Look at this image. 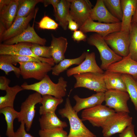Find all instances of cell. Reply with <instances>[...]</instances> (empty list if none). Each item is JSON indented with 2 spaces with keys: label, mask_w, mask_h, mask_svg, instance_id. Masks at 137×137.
<instances>
[{
  "label": "cell",
  "mask_w": 137,
  "mask_h": 137,
  "mask_svg": "<svg viewBox=\"0 0 137 137\" xmlns=\"http://www.w3.org/2000/svg\"><path fill=\"white\" fill-rule=\"evenodd\" d=\"M67 82L60 77L57 83H54L47 75L39 82L31 84L25 82L21 86L24 90L34 91L42 95H50L58 98H62L66 94Z\"/></svg>",
  "instance_id": "obj_1"
},
{
  "label": "cell",
  "mask_w": 137,
  "mask_h": 137,
  "mask_svg": "<svg viewBox=\"0 0 137 137\" xmlns=\"http://www.w3.org/2000/svg\"><path fill=\"white\" fill-rule=\"evenodd\" d=\"M62 118H66L69 121L70 129L67 137H96L84 124L78 117L77 113L72 107L69 97L67 98L64 107L58 110Z\"/></svg>",
  "instance_id": "obj_2"
},
{
  "label": "cell",
  "mask_w": 137,
  "mask_h": 137,
  "mask_svg": "<svg viewBox=\"0 0 137 137\" xmlns=\"http://www.w3.org/2000/svg\"><path fill=\"white\" fill-rule=\"evenodd\" d=\"M87 40L89 45L95 46L98 50L101 61L100 67L103 70H107L111 64L122 59V57L109 47L104 38L99 34L95 33L91 35Z\"/></svg>",
  "instance_id": "obj_3"
},
{
  "label": "cell",
  "mask_w": 137,
  "mask_h": 137,
  "mask_svg": "<svg viewBox=\"0 0 137 137\" xmlns=\"http://www.w3.org/2000/svg\"><path fill=\"white\" fill-rule=\"evenodd\" d=\"M76 80L74 88H84L97 92L105 93L108 90L106 87L104 74L87 72L73 75Z\"/></svg>",
  "instance_id": "obj_4"
},
{
  "label": "cell",
  "mask_w": 137,
  "mask_h": 137,
  "mask_svg": "<svg viewBox=\"0 0 137 137\" xmlns=\"http://www.w3.org/2000/svg\"><path fill=\"white\" fill-rule=\"evenodd\" d=\"M115 112L113 109L101 104L83 110L81 114V120L88 121L94 127L102 128Z\"/></svg>",
  "instance_id": "obj_5"
},
{
  "label": "cell",
  "mask_w": 137,
  "mask_h": 137,
  "mask_svg": "<svg viewBox=\"0 0 137 137\" xmlns=\"http://www.w3.org/2000/svg\"><path fill=\"white\" fill-rule=\"evenodd\" d=\"M132 118L125 112H115L107 121L102 129L104 137H110L120 133L132 124Z\"/></svg>",
  "instance_id": "obj_6"
},
{
  "label": "cell",
  "mask_w": 137,
  "mask_h": 137,
  "mask_svg": "<svg viewBox=\"0 0 137 137\" xmlns=\"http://www.w3.org/2000/svg\"><path fill=\"white\" fill-rule=\"evenodd\" d=\"M42 100V95L36 92L29 95L21 104L18 119L19 122H24L27 131L30 130L35 116L36 105Z\"/></svg>",
  "instance_id": "obj_7"
},
{
  "label": "cell",
  "mask_w": 137,
  "mask_h": 137,
  "mask_svg": "<svg viewBox=\"0 0 137 137\" xmlns=\"http://www.w3.org/2000/svg\"><path fill=\"white\" fill-rule=\"evenodd\" d=\"M21 75L24 79L33 78L40 81L52 71V66L41 62H28L18 63Z\"/></svg>",
  "instance_id": "obj_8"
},
{
  "label": "cell",
  "mask_w": 137,
  "mask_h": 137,
  "mask_svg": "<svg viewBox=\"0 0 137 137\" xmlns=\"http://www.w3.org/2000/svg\"><path fill=\"white\" fill-rule=\"evenodd\" d=\"M106 42L117 54L125 57L129 54L130 32H116L110 33L104 38Z\"/></svg>",
  "instance_id": "obj_9"
},
{
  "label": "cell",
  "mask_w": 137,
  "mask_h": 137,
  "mask_svg": "<svg viewBox=\"0 0 137 137\" xmlns=\"http://www.w3.org/2000/svg\"><path fill=\"white\" fill-rule=\"evenodd\" d=\"M33 44L21 42L12 45L0 44V55L25 56L33 57L41 61L48 63L52 66L55 62L52 58H47L38 57L32 51L31 48Z\"/></svg>",
  "instance_id": "obj_10"
},
{
  "label": "cell",
  "mask_w": 137,
  "mask_h": 137,
  "mask_svg": "<svg viewBox=\"0 0 137 137\" xmlns=\"http://www.w3.org/2000/svg\"><path fill=\"white\" fill-rule=\"evenodd\" d=\"M130 98L128 94L126 92L110 90L105 93V105L113 109L115 112L129 113L127 102Z\"/></svg>",
  "instance_id": "obj_11"
},
{
  "label": "cell",
  "mask_w": 137,
  "mask_h": 137,
  "mask_svg": "<svg viewBox=\"0 0 137 137\" xmlns=\"http://www.w3.org/2000/svg\"><path fill=\"white\" fill-rule=\"evenodd\" d=\"M70 16L79 28L90 18L93 6L89 0H70Z\"/></svg>",
  "instance_id": "obj_12"
},
{
  "label": "cell",
  "mask_w": 137,
  "mask_h": 137,
  "mask_svg": "<svg viewBox=\"0 0 137 137\" xmlns=\"http://www.w3.org/2000/svg\"><path fill=\"white\" fill-rule=\"evenodd\" d=\"M121 26V22L113 23L96 22L89 18L79 29L84 33L95 32L104 38L110 33L120 31Z\"/></svg>",
  "instance_id": "obj_13"
},
{
  "label": "cell",
  "mask_w": 137,
  "mask_h": 137,
  "mask_svg": "<svg viewBox=\"0 0 137 137\" xmlns=\"http://www.w3.org/2000/svg\"><path fill=\"white\" fill-rule=\"evenodd\" d=\"M87 72H94L103 74L104 72L98 65L96 60L95 54L94 52H86L84 60L78 66L68 69L66 74L68 77L75 74Z\"/></svg>",
  "instance_id": "obj_14"
},
{
  "label": "cell",
  "mask_w": 137,
  "mask_h": 137,
  "mask_svg": "<svg viewBox=\"0 0 137 137\" xmlns=\"http://www.w3.org/2000/svg\"><path fill=\"white\" fill-rule=\"evenodd\" d=\"M37 11L33 10L28 16L18 18L14 20L10 27L6 29L0 37V42L5 41L18 36L28 26L29 23L34 18Z\"/></svg>",
  "instance_id": "obj_15"
},
{
  "label": "cell",
  "mask_w": 137,
  "mask_h": 137,
  "mask_svg": "<svg viewBox=\"0 0 137 137\" xmlns=\"http://www.w3.org/2000/svg\"><path fill=\"white\" fill-rule=\"evenodd\" d=\"M35 17L36 15L34 18L33 23L32 26L29 24L27 28L20 34L4 41L3 44L6 45H12L21 42H27L44 46L46 42V40L39 36L34 29Z\"/></svg>",
  "instance_id": "obj_16"
},
{
  "label": "cell",
  "mask_w": 137,
  "mask_h": 137,
  "mask_svg": "<svg viewBox=\"0 0 137 137\" xmlns=\"http://www.w3.org/2000/svg\"><path fill=\"white\" fill-rule=\"evenodd\" d=\"M106 71L129 75L137 80V62L132 59L129 54L120 61L111 64Z\"/></svg>",
  "instance_id": "obj_17"
},
{
  "label": "cell",
  "mask_w": 137,
  "mask_h": 137,
  "mask_svg": "<svg viewBox=\"0 0 137 137\" xmlns=\"http://www.w3.org/2000/svg\"><path fill=\"white\" fill-rule=\"evenodd\" d=\"M90 18L93 21L106 23H113L121 21L113 15L105 6L103 0H97L95 6L92 9Z\"/></svg>",
  "instance_id": "obj_18"
},
{
  "label": "cell",
  "mask_w": 137,
  "mask_h": 137,
  "mask_svg": "<svg viewBox=\"0 0 137 137\" xmlns=\"http://www.w3.org/2000/svg\"><path fill=\"white\" fill-rule=\"evenodd\" d=\"M73 98L76 103L73 108L78 113L82 110L101 104L105 101V93L97 92L89 97L84 98H80L77 95H76Z\"/></svg>",
  "instance_id": "obj_19"
},
{
  "label": "cell",
  "mask_w": 137,
  "mask_h": 137,
  "mask_svg": "<svg viewBox=\"0 0 137 137\" xmlns=\"http://www.w3.org/2000/svg\"><path fill=\"white\" fill-rule=\"evenodd\" d=\"M123 12L121 31L130 32L137 0H120Z\"/></svg>",
  "instance_id": "obj_20"
},
{
  "label": "cell",
  "mask_w": 137,
  "mask_h": 137,
  "mask_svg": "<svg viewBox=\"0 0 137 137\" xmlns=\"http://www.w3.org/2000/svg\"><path fill=\"white\" fill-rule=\"evenodd\" d=\"M52 37L50 46L51 54L55 63L57 64L65 59L68 42L66 38L62 37L56 38L52 34Z\"/></svg>",
  "instance_id": "obj_21"
},
{
  "label": "cell",
  "mask_w": 137,
  "mask_h": 137,
  "mask_svg": "<svg viewBox=\"0 0 137 137\" xmlns=\"http://www.w3.org/2000/svg\"><path fill=\"white\" fill-rule=\"evenodd\" d=\"M19 0H11L10 2L0 8V22L6 29L13 22L17 14Z\"/></svg>",
  "instance_id": "obj_22"
},
{
  "label": "cell",
  "mask_w": 137,
  "mask_h": 137,
  "mask_svg": "<svg viewBox=\"0 0 137 137\" xmlns=\"http://www.w3.org/2000/svg\"><path fill=\"white\" fill-rule=\"evenodd\" d=\"M104 74V81L107 90H114L127 92L122 74L106 71Z\"/></svg>",
  "instance_id": "obj_23"
},
{
  "label": "cell",
  "mask_w": 137,
  "mask_h": 137,
  "mask_svg": "<svg viewBox=\"0 0 137 137\" xmlns=\"http://www.w3.org/2000/svg\"><path fill=\"white\" fill-rule=\"evenodd\" d=\"M39 121L41 129L47 130L59 128H64L67 126V123L61 121L55 112H51L41 115Z\"/></svg>",
  "instance_id": "obj_24"
},
{
  "label": "cell",
  "mask_w": 137,
  "mask_h": 137,
  "mask_svg": "<svg viewBox=\"0 0 137 137\" xmlns=\"http://www.w3.org/2000/svg\"><path fill=\"white\" fill-rule=\"evenodd\" d=\"M70 0H60L58 3L55 15L56 20L64 30L67 29V19L70 15Z\"/></svg>",
  "instance_id": "obj_25"
},
{
  "label": "cell",
  "mask_w": 137,
  "mask_h": 137,
  "mask_svg": "<svg viewBox=\"0 0 137 137\" xmlns=\"http://www.w3.org/2000/svg\"><path fill=\"white\" fill-rule=\"evenodd\" d=\"M42 96V100L41 103L42 105L40 107L39 110V114L41 115L55 112L57 106L63 101V98H58L48 95Z\"/></svg>",
  "instance_id": "obj_26"
},
{
  "label": "cell",
  "mask_w": 137,
  "mask_h": 137,
  "mask_svg": "<svg viewBox=\"0 0 137 137\" xmlns=\"http://www.w3.org/2000/svg\"><path fill=\"white\" fill-rule=\"evenodd\" d=\"M0 113L4 115L6 122V136L7 137H14L15 132L13 122L15 118H18L19 112L16 111L13 107H7L0 109Z\"/></svg>",
  "instance_id": "obj_27"
},
{
  "label": "cell",
  "mask_w": 137,
  "mask_h": 137,
  "mask_svg": "<svg viewBox=\"0 0 137 137\" xmlns=\"http://www.w3.org/2000/svg\"><path fill=\"white\" fill-rule=\"evenodd\" d=\"M86 52H84L79 57L74 59H65L52 68V74L59 76L70 67L73 65H79L85 59Z\"/></svg>",
  "instance_id": "obj_28"
},
{
  "label": "cell",
  "mask_w": 137,
  "mask_h": 137,
  "mask_svg": "<svg viewBox=\"0 0 137 137\" xmlns=\"http://www.w3.org/2000/svg\"><path fill=\"white\" fill-rule=\"evenodd\" d=\"M24 90L21 86L17 85L12 87L9 86L6 91V94L0 97V109L7 107H13L16 95Z\"/></svg>",
  "instance_id": "obj_29"
},
{
  "label": "cell",
  "mask_w": 137,
  "mask_h": 137,
  "mask_svg": "<svg viewBox=\"0 0 137 137\" xmlns=\"http://www.w3.org/2000/svg\"><path fill=\"white\" fill-rule=\"evenodd\" d=\"M123 79L126 85L127 93L135 109L137 111V83L130 75L122 74Z\"/></svg>",
  "instance_id": "obj_30"
},
{
  "label": "cell",
  "mask_w": 137,
  "mask_h": 137,
  "mask_svg": "<svg viewBox=\"0 0 137 137\" xmlns=\"http://www.w3.org/2000/svg\"><path fill=\"white\" fill-rule=\"evenodd\" d=\"M43 0H19L17 12L15 20L28 16L33 10L36 5L43 2Z\"/></svg>",
  "instance_id": "obj_31"
},
{
  "label": "cell",
  "mask_w": 137,
  "mask_h": 137,
  "mask_svg": "<svg viewBox=\"0 0 137 137\" xmlns=\"http://www.w3.org/2000/svg\"><path fill=\"white\" fill-rule=\"evenodd\" d=\"M0 69L4 71L6 75L11 72H13L16 77L19 78L21 75L19 68L14 66L11 62L10 55H0Z\"/></svg>",
  "instance_id": "obj_32"
},
{
  "label": "cell",
  "mask_w": 137,
  "mask_h": 137,
  "mask_svg": "<svg viewBox=\"0 0 137 137\" xmlns=\"http://www.w3.org/2000/svg\"><path fill=\"white\" fill-rule=\"evenodd\" d=\"M129 54L131 58L137 62V24L131 22L130 31Z\"/></svg>",
  "instance_id": "obj_33"
},
{
  "label": "cell",
  "mask_w": 137,
  "mask_h": 137,
  "mask_svg": "<svg viewBox=\"0 0 137 137\" xmlns=\"http://www.w3.org/2000/svg\"><path fill=\"white\" fill-rule=\"evenodd\" d=\"M104 3L110 13L122 21L123 12L120 0H103Z\"/></svg>",
  "instance_id": "obj_34"
},
{
  "label": "cell",
  "mask_w": 137,
  "mask_h": 137,
  "mask_svg": "<svg viewBox=\"0 0 137 137\" xmlns=\"http://www.w3.org/2000/svg\"><path fill=\"white\" fill-rule=\"evenodd\" d=\"M31 49L32 52L38 57L47 58H52L50 46L33 44Z\"/></svg>",
  "instance_id": "obj_35"
},
{
  "label": "cell",
  "mask_w": 137,
  "mask_h": 137,
  "mask_svg": "<svg viewBox=\"0 0 137 137\" xmlns=\"http://www.w3.org/2000/svg\"><path fill=\"white\" fill-rule=\"evenodd\" d=\"M39 137H67V133L63 128L53 129L39 130Z\"/></svg>",
  "instance_id": "obj_36"
},
{
  "label": "cell",
  "mask_w": 137,
  "mask_h": 137,
  "mask_svg": "<svg viewBox=\"0 0 137 137\" xmlns=\"http://www.w3.org/2000/svg\"><path fill=\"white\" fill-rule=\"evenodd\" d=\"M39 27L42 29L55 30L58 28V24L54 20L47 15H44L38 23Z\"/></svg>",
  "instance_id": "obj_37"
},
{
  "label": "cell",
  "mask_w": 137,
  "mask_h": 137,
  "mask_svg": "<svg viewBox=\"0 0 137 137\" xmlns=\"http://www.w3.org/2000/svg\"><path fill=\"white\" fill-rule=\"evenodd\" d=\"M10 56L11 62L13 65H16L17 63L21 62H41L35 58L31 56L12 55H10Z\"/></svg>",
  "instance_id": "obj_38"
},
{
  "label": "cell",
  "mask_w": 137,
  "mask_h": 137,
  "mask_svg": "<svg viewBox=\"0 0 137 137\" xmlns=\"http://www.w3.org/2000/svg\"><path fill=\"white\" fill-rule=\"evenodd\" d=\"M19 127L14 132V137H35L26 131L24 122L22 121Z\"/></svg>",
  "instance_id": "obj_39"
},
{
  "label": "cell",
  "mask_w": 137,
  "mask_h": 137,
  "mask_svg": "<svg viewBox=\"0 0 137 137\" xmlns=\"http://www.w3.org/2000/svg\"><path fill=\"white\" fill-rule=\"evenodd\" d=\"M134 125L132 124L119 134V137H137L134 131Z\"/></svg>",
  "instance_id": "obj_40"
},
{
  "label": "cell",
  "mask_w": 137,
  "mask_h": 137,
  "mask_svg": "<svg viewBox=\"0 0 137 137\" xmlns=\"http://www.w3.org/2000/svg\"><path fill=\"white\" fill-rule=\"evenodd\" d=\"M72 38L74 41L78 42L81 41H85L87 38L84 33L80 30L74 31L72 35Z\"/></svg>",
  "instance_id": "obj_41"
},
{
  "label": "cell",
  "mask_w": 137,
  "mask_h": 137,
  "mask_svg": "<svg viewBox=\"0 0 137 137\" xmlns=\"http://www.w3.org/2000/svg\"><path fill=\"white\" fill-rule=\"evenodd\" d=\"M10 80L4 76H0V90L6 91L9 87Z\"/></svg>",
  "instance_id": "obj_42"
},
{
  "label": "cell",
  "mask_w": 137,
  "mask_h": 137,
  "mask_svg": "<svg viewBox=\"0 0 137 137\" xmlns=\"http://www.w3.org/2000/svg\"><path fill=\"white\" fill-rule=\"evenodd\" d=\"M68 28L72 31H75L79 28V27L77 23L71 18L70 16L67 19Z\"/></svg>",
  "instance_id": "obj_43"
},
{
  "label": "cell",
  "mask_w": 137,
  "mask_h": 137,
  "mask_svg": "<svg viewBox=\"0 0 137 137\" xmlns=\"http://www.w3.org/2000/svg\"><path fill=\"white\" fill-rule=\"evenodd\" d=\"M60 0H43V3L44 7H46L49 4L52 5L54 11L56 12L57 4Z\"/></svg>",
  "instance_id": "obj_44"
},
{
  "label": "cell",
  "mask_w": 137,
  "mask_h": 137,
  "mask_svg": "<svg viewBox=\"0 0 137 137\" xmlns=\"http://www.w3.org/2000/svg\"><path fill=\"white\" fill-rule=\"evenodd\" d=\"M131 22H134L137 24V3L134 13L132 17Z\"/></svg>",
  "instance_id": "obj_45"
},
{
  "label": "cell",
  "mask_w": 137,
  "mask_h": 137,
  "mask_svg": "<svg viewBox=\"0 0 137 137\" xmlns=\"http://www.w3.org/2000/svg\"><path fill=\"white\" fill-rule=\"evenodd\" d=\"M136 82H137V80H136Z\"/></svg>",
  "instance_id": "obj_46"
}]
</instances>
